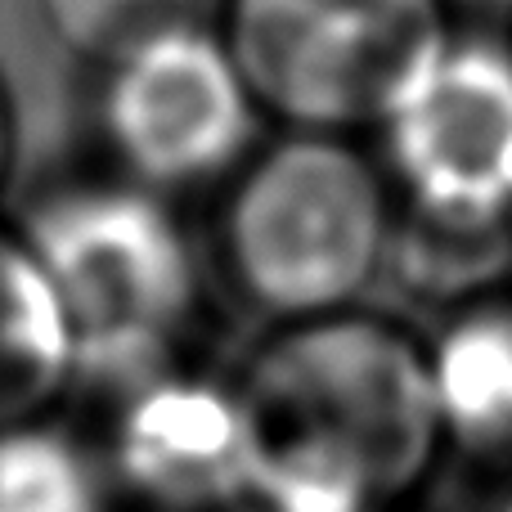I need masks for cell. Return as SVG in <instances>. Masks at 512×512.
Returning <instances> with one entry per match:
<instances>
[{
    "mask_svg": "<svg viewBox=\"0 0 512 512\" xmlns=\"http://www.w3.org/2000/svg\"><path fill=\"white\" fill-rule=\"evenodd\" d=\"M400 243V207L360 135L274 131L216 189L207 261L265 324L369 306Z\"/></svg>",
    "mask_w": 512,
    "mask_h": 512,
    "instance_id": "cell-2",
    "label": "cell"
},
{
    "mask_svg": "<svg viewBox=\"0 0 512 512\" xmlns=\"http://www.w3.org/2000/svg\"><path fill=\"white\" fill-rule=\"evenodd\" d=\"M104 171L158 198L221 189L265 140V117L216 23L185 18L90 68Z\"/></svg>",
    "mask_w": 512,
    "mask_h": 512,
    "instance_id": "cell-5",
    "label": "cell"
},
{
    "mask_svg": "<svg viewBox=\"0 0 512 512\" xmlns=\"http://www.w3.org/2000/svg\"><path fill=\"white\" fill-rule=\"evenodd\" d=\"M0 512H122L104 454L54 418L0 432Z\"/></svg>",
    "mask_w": 512,
    "mask_h": 512,
    "instance_id": "cell-10",
    "label": "cell"
},
{
    "mask_svg": "<svg viewBox=\"0 0 512 512\" xmlns=\"http://www.w3.org/2000/svg\"><path fill=\"white\" fill-rule=\"evenodd\" d=\"M122 512H248V427L230 378L176 364L117 391L95 441Z\"/></svg>",
    "mask_w": 512,
    "mask_h": 512,
    "instance_id": "cell-7",
    "label": "cell"
},
{
    "mask_svg": "<svg viewBox=\"0 0 512 512\" xmlns=\"http://www.w3.org/2000/svg\"><path fill=\"white\" fill-rule=\"evenodd\" d=\"M77 387V346L18 221L0 216V432L50 418Z\"/></svg>",
    "mask_w": 512,
    "mask_h": 512,
    "instance_id": "cell-8",
    "label": "cell"
},
{
    "mask_svg": "<svg viewBox=\"0 0 512 512\" xmlns=\"http://www.w3.org/2000/svg\"><path fill=\"white\" fill-rule=\"evenodd\" d=\"M14 221L68 315L77 382L126 391L185 364L216 274L171 198L99 167L41 185Z\"/></svg>",
    "mask_w": 512,
    "mask_h": 512,
    "instance_id": "cell-3",
    "label": "cell"
},
{
    "mask_svg": "<svg viewBox=\"0 0 512 512\" xmlns=\"http://www.w3.org/2000/svg\"><path fill=\"white\" fill-rule=\"evenodd\" d=\"M495 512H512V490H508V495H504V504H499Z\"/></svg>",
    "mask_w": 512,
    "mask_h": 512,
    "instance_id": "cell-13",
    "label": "cell"
},
{
    "mask_svg": "<svg viewBox=\"0 0 512 512\" xmlns=\"http://www.w3.org/2000/svg\"><path fill=\"white\" fill-rule=\"evenodd\" d=\"M248 512H252V508H248Z\"/></svg>",
    "mask_w": 512,
    "mask_h": 512,
    "instance_id": "cell-15",
    "label": "cell"
},
{
    "mask_svg": "<svg viewBox=\"0 0 512 512\" xmlns=\"http://www.w3.org/2000/svg\"><path fill=\"white\" fill-rule=\"evenodd\" d=\"M450 454L512 468V310H472L432 342Z\"/></svg>",
    "mask_w": 512,
    "mask_h": 512,
    "instance_id": "cell-9",
    "label": "cell"
},
{
    "mask_svg": "<svg viewBox=\"0 0 512 512\" xmlns=\"http://www.w3.org/2000/svg\"><path fill=\"white\" fill-rule=\"evenodd\" d=\"M405 512H414V508H405Z\"/></svg>",
    "mask_w": 512,
    "mask_h": 512,
    "instance_id": "cell-14",
    "label": "cell"
},
{
    "mask_svg": "<svg viewBox=\"0 0 512 512\" xmlns=\"http://www.w3.org/2000/svg\"><path fill=\"white\" fill-rule=\"evenodd\" d=\"M230 382L252 512H405L450 459L432 342L369 306L265 324Z\"/></svg>",
    "mask_w": 512,
    "mask_h": 512,
    "instance_id": "cell-1",
    "label": "cell"
},
{
    "mask_svg": "<svg viewBox=\"0 0 512 512\" xmlns=\"http://www.w3.org/2000/svg\"><path fill=\"white\" fill-rule=\"evenodd\" d=\"M41 23L72 59L99 68L126 45L198 18V0H36Z\"/></svg>",
    "mask_w": 512,
    "mask_h": 512,
    "instance_id": "cell-11",
    "label": "cell"
},
{
    "mask_svg": "<svg viewBox=\"0 0 512 512\" xmlns=\"http://www.w3.org/2000/svg\"><path fill=\"white\" fill-rule=\"evenodd\" d=\"M230 45L265 126L378 135L450 45V0H221Z\"/></svg>",
    "mask_w": 512,
    "mask_h": 512,
    "instance_id": "cell-4",
    "label": "cell"
},
{
    "mask_svg": "<svg viewBox=\"0 0 512 512\" xmlns=\"http://www.w3.org/2000/svg\"><path fill=\"white\" fill-rule=\"evenodd\" d=\"M400 230L459 248L512 230V32L454 27L405 104L373 135Z\"/></svg>",
    "mask_w": 512,
    "mask_h": 512,
    "instance_id": "cell-6",
    "label": "cell"
},
{
    "mask_svg": "<svg viewBox=\"0 0 512 512\" xmlns=\"http://www.w3.org/2000/svg\"><path fill=\"white\" fill-rule=\"evenodd\" d=\"M14 167H18V99L9 90L5 68H0V194L14 180Z\"/></svg>",
    "mask_w": 512,
    "mask_h": 512,
    "instance_id": "cell-12",
    "label": "cell"
}]
</instances>
